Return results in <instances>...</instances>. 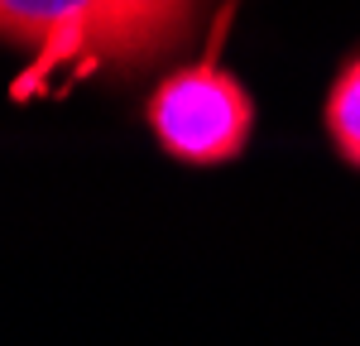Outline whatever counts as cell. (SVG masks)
Returning <instances> with one entry per match:
<instances>
[{
  "instance_id": "obj_4",
  "label": "cell",
  "mask_w": 360,
  "mask_h": 346,
  "mask_svg": "<svg viewBox=\"0 0 360 346\" xmlns=\"http://www.w3.org/2000/svg\"><path fill=\"white\" fill-rule=\"evenodd\" d=\"M149 5H154L159 15H168L173 25H178L183 34H188V25H193V10H197V0H149Z\"/></svg>"
},
{
  "instance_id": "obj_1",
  "label": "cell",
  "mask_w": 360,
  "mask_h": 346,
  "mask_svg": "<svg viewBox=\"0 0 360 346\" xmlns=\"http://www.w3.org/2000/svg\"><path fill=\"white\" fill-rule=\"evenodd\" d=\"M0 39L49 63H115L135 72L183 44V29L149 0H0Z\"/></svg>"
},
{
  "instance_id": "obj_3",
  "label": "cell",
  "mask_w": 360,
  "mask_h": 346,
  "mask_svg": "<svg viewBox=\"0 0 360 346\" xmlns=\"http://www.w3.org/2000/svg\"><path fill=\"white\" fill-rule=\"evenodd\" d=\"M327 130H332L341 159L360 169V58L341 68V77L327 91Z\"/></svg>"
},
{
  "instance_id": "obj_2",
  "label": "cell",
  "mask_w": 360,
  "mask_h": 346,
  "mask_svg": "<svg viewBox=\"0 0 360 346\" xmlns=\"http://www.w3.org/2000/svg\"><path fill=\"white\" fill-rule=\"evenodd\" d=\"M250 91L212 58L173 72L149 96V130L183 164H226L250 140Z\"/></svg>"
}]
</instances>
